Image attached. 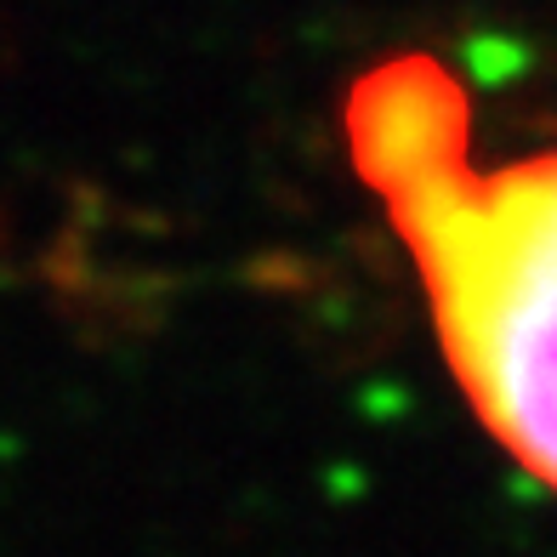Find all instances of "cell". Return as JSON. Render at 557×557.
I'll use <instances>...</instances> for the list:
<instances>
[{
	"label": "cell",
	"instance_id": "cell-1",
	"mask_svg": "<svg viewBox=\"0 0 557 557\" xmlns=\"http://www.w3.org/2000/svg\"><path fill=\"white\" fill-rule=\"evenodd\" d=\"M342 137L478 426L557 495V148L478 160L467 86L426 52L364 69Z\"/></svg>",
	"mask_w": 557,
	"mask_h": 557
}]
</instances>
